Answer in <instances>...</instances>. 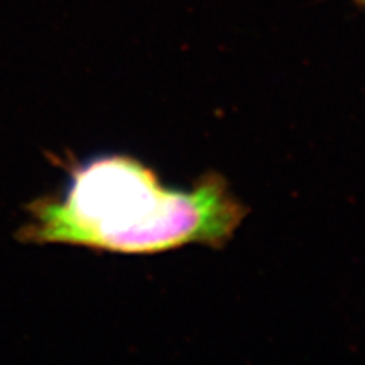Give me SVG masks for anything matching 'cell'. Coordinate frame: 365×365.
<instances>
[{
  "mask_svg": "<svg viewBox=\"0 0 365 365\" xmlns=\"http://www.w3.org/2000/svg\"><path fill=\"white\" fill-rule=\"evenodd\" d=\"M17 237L122 255H155L186 245L221 248L248 213L218 174L187 190L168 189L139 160L110 154L72 169L63 195L28 207Z\"/></svg>",
  "mask_w": 365,
  "mask_h": 365,
  "instance_id": "6da1fadb",
  "label": "cell"
},
{
  "mask_svg": "<svg viewBox=\"0 0 365 365\" xmlns=\"http://www.w3.org/2000/svg\"><path fill=\"white\" fill-rule=\"evenodd\" d=\"M353 2H355L359 6H362V8H365V0H353Z\"/></svg>",
  "mask_w": 365,
  "mask_h": 365,
  "instance_id": "7a4b0ae2",
  "label": "cell"
}]
</instances>
